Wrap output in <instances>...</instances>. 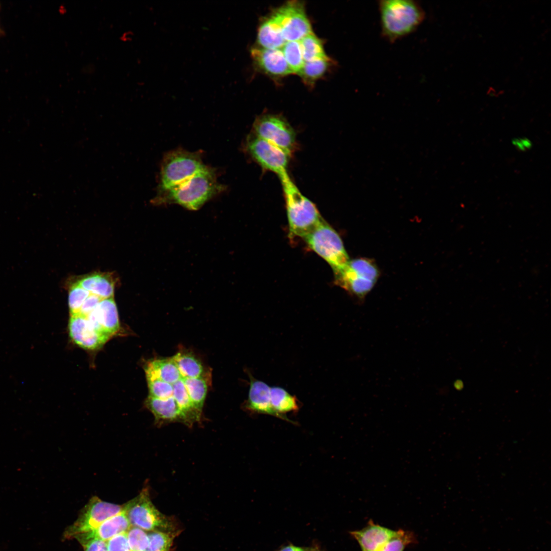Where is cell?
Instances as JSON below:
<instances>
[{
  "instance_id": "1",
  "label": "cell",
  "mask_w": 551,
  "mask_h": 551,
  "mask_svg": "<svg viewBox=\"0 0 551 551\" xmlns=\"http://www.w3.org/2000/svg\"><path fill=\"white\" fill-rule=\"evenodd\" d=\"M144 370L149 396L174 400L188 427L200 421L212 374L195 355L181 349L171 357L149 361Z\"/></svg>"
},
{
  "instance_id": "6",
  "label": "cell",
  "mask_w": 551,
  "mask_h": 551,
  "mask_svg": "<svg viewBox=\"0 0 551 551\" xmlns=\"http://www.w3.org/2000/svg\"><path fill=\"white\" fill-rule=\"evenodd\" d=\"M304 239L309 247L328 263L335 274L347 265L349 259L340 237L324 219Z\"/></svg>"
},
{
  "instance_id": "20",
  "label": "cell",
  "mask_w": 551,
  "mask_h": 551,
  "mask_svg": "<svg viewBox=\"0 0 551 551\" xmlns=\"http://www.w3.org/2000/svg\"><path fill=\"white\" fill-rule=\"evenodd\" d=\"M95 310L106 334L110 337L116 333L119 329V321L113 297L102 299Z\"/></svg>"
},
{
  "instance_id": "35",
  "label": "cell",
  "mask_w": 551,
  "mask_h": 551,
  "mask_svg": "<svg viewBox=\"0 0 551 551\" xmlns=\"http://www.w3.org/2000/svg\"><path fill=\"white\" fill-rule=\"evenodd\" d=\"M305 551H317V550H306Z\"/></svg>"
},
{
  "instance_id": "12",
  "label": "cell",
  "mask_w": 551,
  "mask_h": 551,
  "mask_svg": "<svg viewBox=\"0 0 551 551\" xmlns=\"http://www.w3.org/2000/svg\"><path fill=\"white\" fill-rule=\"evenodd\" d=\"M246 148L261 167L277 174L280 180L289 176L287 167L290 156L281 149L254 134L247 139Z\"/></svg>"
},
{
  "instance_id": "34",
  "label": "cell",
  "mask_w": 551,
  "mask_h": 551,
  "mask_svg": "<svg viewBox=\"0 0 551 551\" xmlns=\"http://www.w3.org/2000/svg\"><path fill=\"white\" fill-rule=\"evenodd\" d=\"M487 94L490 96L496 97L498 96L499 94H502V93L497 92L494 88L490 87L487 92Z\"/></svg>"
},
{
  "instance_id": "5",
  "label": "cell",
  "mask_w": 551,
  "mask_h": 551,
  "mask_svg": "<svg viewBox=\"0 0 551 551\" xmlns=\"http://www.w3.org/2000/svg\"><path fill=\"white\" fill-rule=\"evenodd\" d=\"M123 510L132 527L146 532L162 531L180 534L181 529L174 518L158 510L150 498L149 489L144 487L135 497L125 504Z\"/></svg>"
},
{
  "instance_id": "23",
  "label": "cell",
  "mask_w": 551,
  "mask_h": 551,
  "mask_svg": "<svg viewBox=\"0 0 551 551\" xmlns=\"http://www.w3.org/2000/svg\"><path fill=\"white\" fill-rule=\"evenodd\" d=\"M299 41L305 62L329 58L324 52L322 41L313 32Z\"/></svg>"
},
{
  "instance_id": "26",
  "label": "cell",
  "mask_w": 551,
  "mask_h": 551,
  "mask_svg": "<svg viewBox=\"0 0 551 551\" xmlns=\"http://www.w3.org/2000/svg\"><path fill=\"white\" fill-rule=\"evenodd\" d=\"M416 542V537L413 532L399 529L396 530L395 534L379 551H404L407 546Z\"/></svg>"
},
{
  "instance_id": "7",
  "label": "cell",
  "mask_w": 551,
  "mask_h": 551,
  "mask_svg": "<svg viewBox=\"0 0 551 551\" xmlns=\"http://www.w3.org/2000/svg\"><path fill=\"white\" fill-rule=\"evenodd\" d=\"M205 167L196 153L179 149L167 153L161 164L158 191L181 184Z\"/></svg>"
},
{
  "instance_id": "15",
  "label": "cell",
  "mask_w": 551,
  "mask_h": 551,
  "mask_svg": "<svg viewBox=\"0 0 551 551\" xmlns=\"http://www.w3.org/2000/svg\"><path fill=\"white\" fill-rule=\"evenodd\" d=\"M251 53L255 63L266 73L280 77L293 73L281 48L267 49L254 47L252 48Z\"/></svg>"
},
{
  "instance_id": "24",
  "label": "cell",
  "mask_w": 551,
  "mask_h": 551,
  "mask_svg": "<svg viewBox=\"0 0 551 551\" xmlns=\"http://www.w3.org/2000/svg\"><path fill=\"white\" fill-rule=\"evenodd\" d=\"M281 49L292 72L298 73L305 63L299 41H287Z\"/></svg>"
},
{
  "instance_id": "11",
  "label": "cell",
  "mask_w": 551,
  "mask_h": 551,
  "mask_svg": "<svg viewBox=\"0 0 551 551\" xmlns=\"http://www.w3.org/2000/svg\"><path fill=\"white\" fill-rule=\"evenodd\" d=\"M270 16L280 27L286 42L299 41L312 33L302 2L289 1L276 10Z\"/></svg>"
},
{
  "instance_id": "17",
  "label": "cell",
  "mask_w": 551,
  "mask_h": 551,
  "mask_svg": "<svg viewBox=\"0 0 551 551\" xmlns=\"http://www.w3.org/2000/svg\"><path fill=\"white\" fill-rule=\"evenodd\" d=\"M131 527L122 510L120 513L104 521L94 530L79 535L74 539L77 540L96 539L107 541L118 534L128 532Z\"/></svg>"
},
{
  "instance_id": "2",
  "label": "cell",
  "mask_w": 551,
  "mask_h": 551,
  "mask_svg": "<svg viewBox=\"0 0 551 551\" xmlns=\"http://www.w3.org/2000/svg\"><path fill=\"white\" fill-rule=\"evenodd\" d=\"M223 189L224 186L217 182L214 171L206 166L181 184L158 191L152 203L156 205L178 204L190 210H197Z\"/></svg>"
},
{
  "instance_id": "29",
  "label": "cell",
  "mask_w": 551,
  "mask_h": 551,
  "mask_svg": "<svg viewBox=\"0 0 551 551\" xmlns=\"http://www.w3.org/2000/svg\"><path fill=\"white\" fill-rule=\"evenodd\" d=\"M129 546L131 551H144L148 544V532L135 527H131L127 532Z\"/></svg>"
},
{
  "instance_id": "32",
  "label": "cell",
  "mask_w": 551,
  "mask_h": 551,
  "mask_svg": "<svg viewBox=\"0 0 551 551\" xmlns=\"http://www.w3.org/2000/svg\"><path fill=\"white\" fill-rule=\"evenodd\" d=\"M102 299L99 296L90 293L84 302L79 314L87 317L97 307Z\"/></svg>"
},
{
  "instance_id": "8",
  "label": "cell",
  "mask_w": 551,
  "mask_h": 551,
  "mask_svg": "<svg viewBox=\"0 0 551 551\" xmlns=\"http://www.w3.org/2000/svg\"><path fill=\"white\" fill-rule=\"evenodd\" d=\"M335 275L339 286L363 300L374 286L380 272L374 261L360 258L349 260L346 267Z\"/></svg>"
},
{
  "instance_id": "27",
  "label": "cell",
  "mask_w": 551,
  "mask_h": 551,
  "mask_svg": "<svg viewBox=\"0 0 551 551\" xmlns=\"http://www.w3.org/2000/svg\"><path fill=\"white\" fill-rule=\"evenodd\" d=\"M178 535L162 531L148 532V544L144 551H171L173 540Z\"/></svg>"
},
{
  "instance_id": "3",
  "label": "cell",
  "mask_w": 551,
  "mask_h": 551,
  "mask_svg": "<svg viewBox=\"0 0 551 551\" xmlns=\"http://www.w3.org/2000/svg\"><path fill=\"white\" fill-rule=\"evenodd\" d=\"M378 8L382 36L390 43L413 33L425 16L422 7L414 1L382 0Z\"/></svg>"
},
{
  "instance_id": "16",
  "label": "cell",
  "mask_w": 551,
  "mask_h": 551,
  "mask_svg": "<svg viewBox=\"0 0 551 551\" xmlns=\"http://www.w3.org/2000/svg\"><path fill=\"white\" fill-rule=\"evenodd\" d=\"M395 531L376 524L370 519L365 527L350 534L358 542L361 551H379Z\"/></svg>"
},
{
  "instance_id": "10",
  "label": "cell",
  "mask_w": 551,
  "mask_h": 551,
  "mask_svg": "<svg viewBox=\"0 0 551 551\" xmlns=\"http://www.w3.org/2000/svg\"><path fill=\"white\" fill-rule=\"evenodd\" d=\"M253 134L291 155L296 146V135L293 128L282 116L263 114L253 124Z\"/></svg>"
},
{
  "instance_id": "30",
  "label": "cell",
  "mask_w": 551,
  "mask_h": 551,
  "mask_svg": "<svg viewBox=\"0 0 551 551\" xmlns=\"http://www.w3.org/2000/svg\"><path fill=\"white\" fill-rule=\"evenodd\" d=\"M108 551H131L127 532L118 534L107 541Z\"/></svg>"
},
{
  "instance_id": "21",
  "label": "cell",
  "mask_w": 551,
  "mask_h": 551,
  "mask_svg": "<svg viewBox=\"0 0 551 551\" xmlns=\"http://www.w3.org/2000/svg\"><path fill=\"white\" fill-rule=\"evenodd\" d=\"M257 41L261 47L267 49L281 48L285 43L280 27L270 16L259 26Z\"/></svg>"
},
{
  "instance_id": "18",
  "label": "cell",
  "mask_w": 551,
  "mask_h": 551,
  "mask_svg": "<svg viewBox=\"0 0 551 551\" xmlns=\"http://www.w3.org/2000/svg\"><path fill=\"white\" fill-rule=\"evenodd\" d=\"M144 404L154 415L157 424L180 422L187 425L184 415L173 400L160 399L148 396Z\"/></svg>"
},
{
  "instance_id": "19",
  "label": "cell",
  "mask_w": 551,
  "mask_h": 551,
  "mask_svg": "<svg viewBox=\"0 0 551 551\" xmlns=\"http://www.w3.org/2000/svg\"><path fill=\"white\" fill-rule=\"evenodd\" d=\"M81 287L101 298L114 297V277L110 273L94 272L78 278L75 281Z\"/></svg>"
},
{
  "instance_id": "14",
  "label": "cell",
  "mask_w": 551,
  "mask_h": 551,
  "mask_svg": "<svg viewBox=\"0 0 551 551\" xmlns=\"http://www.w3.org/2000/svg\"><path fill=\"white\" fill-rule=\"evenodd\" d=\"M270 389V387L266 383L250 376L248 396L245 408L253 413L270 415L294 423L274 409L271 403Z\"/></svg>"
},
{
  "instance_id": "33",
  "label": "cell",
  "mask_w": 551,
  "mask_h": 551,
  "mask_svg": "<svg viewBox=\"0 0 551 551\" xmlns=\"http://www.w3.org/2000/svg\"><path fill=\"white\" fill-rule=\"evenodd\" d=\"M306 549L296 546L289 545L283 547L279 551H305Z\"/></svg>"
},
{
  "instance_id": "9",
  "label": "cell",
  "mask_w": 551,
  "mask_h": 551,
  "mask_svg": "<svg viewBox=\"0 0 551 551\" xmlns=\"http://www.w3.org/2000/svg\"><path fill=\"white\" fill-rule=\"evenodd\" d=\"M123 510V506L104 501L98 497H92L81 511L78 518L65 530V539H74L79 535L89 532Z\"/></svg>"
},
{
  "instance_id": "13",
  "label": "cell",
  "mask_w": 551,
  "mask_h": 551,
  "mask_svg": "<svg viewBox=\"0 0 551 551\" xmlns=\"http://www.w3.org/2000/svg\"><path fill=\"white\" fill-rule=\"evenodd\" d=\"M68 328L69 336L72 341L85 349H97L109 338L95 331L87 317L79 314L70 315Z\"/></svg>"
},
{
  "instance_id": "22",
  "label": "cell",
  "mask_w": 551,
  "mask_h": 551,
  "mask_svg": "<svg viewBox=\"0 0 551 551\" xmlns=\"http://www.w3.org/2000/svg\"><path fill=\"white\" fill-rule=\"evenodd\" d=\"M270 396L271 405L278 413L297 411L298 404L296 397L289 393L284 389L279 387H270Z\"/></svg>"
},
{
  "instance_id": "4",
  "label": "cell",
  "mask_w": 551,
  "mask_h": 551,
  "mask_svg": "<svg viewBox=\"0 0 551 551\" xmlns=\"http://www.w3.org/2000/svg\"><path fill=\"white\" fill-rule=\"evenodd\" d=\"M280 180L290 234L304 238L323 219L316 206L302 194L289 176Z\"/></svg>"
},
{
  "instance_id": "25",
  "label": "cell",
  "mask_w": 551,
  "mask_h": 551,
  "mask_svg": "<svg viewBox=\"0 0 551 551\" xmlns=\"http://www.w3.org/2000/svg\"><path fill=\"white\" fill-rule=\"evenodd\" d=\"M330 61L329 58L305 62L298 74L306 83H313L325 72Z\"/></svg>"
},
{
  "instance_id": "31",
  "label": "cell",
  "mask_w": 551,
  "mask_h": 551,
  "mask_svg": "<svg viewBox=\"0 0 551 551\" xmlns=\"http://www.w3.org/2000/svg\"><path fill=\"white\" fill-rule=\"evenodd\" d=\"M84 551H108L107 541L99 539H80L78 540Z\"/></svg>"
},
{
  "instance_id": "28",
  "label": "cell",
  "mask_w": 551,
  "mask_h": 551,
  "mask_svg": "<svg viewBox=\"0 0 551 551\" xmlns=\"http://www.w3.org/2000/svg\"><path fill=\"white\" fill-rule=\"evenodd\" d=\"M90 293L81 287L76 282L69 287L68 292V306L70 314H79L81 307Z\"/></svg>"
}]
</instances>
